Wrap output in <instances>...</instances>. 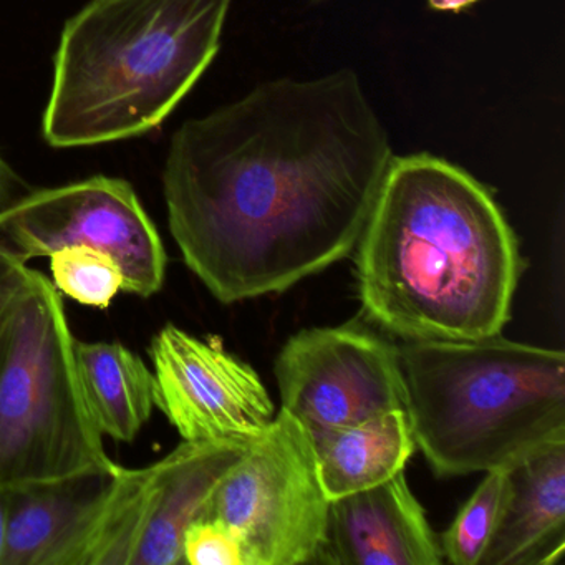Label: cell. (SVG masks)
<instances>
[{"instance_id": "1", "label": "cell", "mask_w": 565, "mask_h": 565, "mask_svg": "<svg viewBox=\"0 0 565 565\" xmlns=\"http://www.w3.org/2000/svg\"><path fill=\"white\" fill-rule=\"evenodd\" d=\"M393 157L350 68L264 82L174 134L171 236L220 302L284 292L355 249Z\"/></svg>"}, {"instance_id": "2", "label": "cell", "mask_w": 565, "mask_h": 565, "mask_svg": "<svg viewBox=\"0 0 565 565\" xmlns=\"http://www.w3.org/2000/svg\"><path fill=\"white\" fill-rule=\"evenodd\" d=\"M366 317L406 342L498 335L522 260L491 191L429 153L393 157L356 243Z\"/></svg>"}, {"instance_id": "3", "label": "cell", "mask_w": 565, "mask_h": 565, "mask_svg": "<svg viewBox=\"0 0 565 565\" xmlns=\"http://www.w3.org/2000/svg\"><path fill=\"white\" fill-rule=\"evenodd\" d=\"M233 0H92L55 54L44 138L92 147L160 127L213 64Z\"/></svg>"}, {"instance_id": "4", "label": "cell", "mask_w": 565, "mask_h": 565, "mask_svg": "<svg viewBox=\"0 0 565 565\" xmlns=\"http://www.w3.org/2000/svg\"><path fill=\"white\" fill-rule=\"evenodd\" d=\"M416 448L441 478L505 468L565 438V355L504 339L399 347Z\"/></svg>"}, {"instance_id": "5", "label": "cell", "mask_w": 565, "mask_h": 565, "mask_svg": "<svg viewBox=\"0 0 565 565\" xmlns=\"http://www.w3.org/2000/svg\"><path fill=\"white\" fill-rule=\"evenodd\" d=\"M64 300L32 269L0 326V488L114 471Z\"/></svg>"}, {"instance_id": "6", "label": "cell", "mask_w": 565, "mask_h": 565, "mask_svg": "<svg viewBox=\"0 0 565 565\" xmlns=\"http://www.w3.org/2000/svg\"><path fill=\"white\" fill-rule=\"evenodd\" d=\"M247 448L183 439L147 468L118 465L71 565H183L188 527L206 518L214 491Z\"/></svg>"}, {"instance_id": "7", "label": "cell", "mask_w": 565, "mask_h": 565, "mask_svg": "<svg viewBox=\"0 0 565 565\" xmlns=\"http://www.w3.org/2000/svg\"><path fill=\"white\" fill-rule=\"evenodd\" d=\"M329 502L309 433L280 408L224 476L206 518L236 531L246 565L312 564Z\"/></svg>"}, {"instance_id": "8", "label": "cell", "mask_w": 565, "mask_h": 565, "mask_svg": "<svg viewBox=\"0 0 565 565\" xmlns=\"http://www.w3.org/2000/svg\"><path fill=\"white\" fill-rule=\"evenodd\" d=\"M0 241L28 263L62 247L105 250L124 269V292L143 299L160 292L167 279L160 233L131 184L118 178L94 177L25 193L0 211Z\"/></svg>"}, {"instance_id": "9", "label": "cell", "mask_w": 565, "mask_h": 565, "mask_svg": "<svg viewBox=\"0 0 565 565\" xmlns=\"http://www.w3.org/2000/svg\"><path fill=\"white\" fill-rule=\"evenodd\" d=\"M280 408L317 439L405 409L399 347L359 323L300 330L274 365Z\"/></svg>"}, {"instance_id": "10", "label": "cell", "mask_w": 565, "mask_h": 565, "mask_svg": "<svg viewBox=\"0 0 565 565\" xmlns=\"http://www.w3.org/2000/svg\"><path fill=\"white\" fill-rule=\"evenodd\" d=\"M157 408L184 441L250 445L274 422V405L257 373L217 340L164 326L150 343Z\"/></svg>"}, {"instance_id": "11", "label": "cell", "mask_w": 565, "mask_h": 565, "mask_svg": "<svg viewBox=\"0 0 565 565\" xmlns=\"http://www.w3.org/2000/svg\"><path fill=\"white\" fill-rule=\"evenodd\" d=\"M439 539L409 489L405 471L332 499L312 564L439 565Z\"/></svg>"}, {"instance_id": "12", "label": "cell", "mask_w": 565, "mask_h": 565, "mask_svg": "<svg viewBox=\"0 0 565 565\" xmlns=\"http://www.w3.org/2000/svg\"><path fill=\"white\" fill-rule=\"evenodd\" d=\"M565 551V438L504 468L494 532L479 565H552Z\"/></svg>"}, {"instance_id": "13", "label": "cell", "mask_w": 565, "mask_h": 565, "mask_svg": "<svg viewBox=\"0 0 565 565\" xmlns=\"http://www.w3.org/2000/svg\"><path fill=\"white\" fill-rule=\"evenodd\" d=\"M115 471L6 489L8 544L2 565H71Z\"/></svg>"}, {"instance_id": "14", "label": "cell", "mask_w": 565, "mask_h": 565, "mask_svg": "<svg viewBox=\"0 0 565 565\" xmlns=\"http://www.w3.org/2000/svg\"><path fill=\"white\" fill-rule=\"evenodd\" d=\"M329 501L388 481L416 449L405 409H392L312 439Z\"/></svg>"}, {"instance_id": "15", "label": "cell", "mask_w": 565, "mask_h": 565, "mask_svg": "<svg viewBox=\"0 0 565 565\" xmlns=\"http://www.w3.org/2000/svg\"><path fill=\"white\" fill-rule=\"evenodd\" d=\"M75 359L100 431L115 441H134L157 408L153 370L120 342L75 340Z\"/></svg>"}, {"instance_id": "16", "label": "cell", "mask_w": 565, "mask_h": 565, "mask_svg": "<svg viewBox=\"0 0 565 565\" xmlns=\"http://www.w3.org/2000/svg\"><path fill=\"white\" fill-rule=\"evenodd\" d=\"M52 284L82 306L108 309L124 292L125 276L118 260L88 246L62 247L51 254Z\"/></svg>"}, {"instance_id": "17", "label": "cell", "mask_w": 565, "mask_h": 565, "mask_svg": "<svg viewBox=\"0 0 565 565\" xmlns=\"http://www.w3.org/2000/svg\"><path fill=\"white\" fill-rule=\"evenodd\" d=\"M504 492V468L486 472L475 494L462 505L439 539L443 558L455 565H479L494 532Z\"/></svg>"}, {"instance_id": "18", "label": "cell", "mask_w": 565, "mask_h": 565, "mask_svg": "<svg viewBox=\"0 0 565 565\" xmlns=\"http://www.w3.org/2000/svg\"><path fill=\"white\" fill-rule=\"evenodd\" d=\"M183 558L190 565H246L239 535L216 518L198 519L188 527Z\"/></svg>"}, {"instance_id": "19", "label": "cell", "mask_w": 565, "mask_h": 565, "mask_svg": "<svg viewBox=\"0 0 565 565\" xmlns=\"http://www.w3.org/2000/svg\"><path fill=\"white\" fill-rule=\"evenodd\" d=\"M28 260L0 241V326L11 307L12 300L21 292L31 277Z\"/></svg>"}, {"instance_id": "20", "label": "cell", "mask_w": 565, "mask_h": 565, "mask_svg": "<svg viewBox=\"0 0 565 565\" xmlns=\"http://www.w3.org/2000/svg\"><path fill=\"white\" fill-rule=\"evenodd\" d=\"M25 193L28 191H25L21 178L0 158V211L11 206L14 201L24 196Z\"/></svg>"}, {"instance_id": "21", "label": "cell", "mask_w": 565, "mask_h": 565, "mask_svg": "<svg viewBox=\"0 0 565 565\" xmlns=\"http://www.w3.org/2000/svg\"><path fill=\"white\" fill-rule=\"evenodd\" d=\"M6 544H8V501H6V489L0 488V565L4 562Z\"/></svg>"}, {"instance_id": "22", "label": "cell", "mask_w": 565, "mask_h": 565, "mask_svg": "<svg viewBox=\"0 0 565 565\" xmlns=\"http://www.w3.org/2000/svg\"><path fill=\"white\" fill-rule=\"evenodd\" d=\"M478 0H428V6L439 12H458L475 6Z\"/></svg>"}]
</instances>
